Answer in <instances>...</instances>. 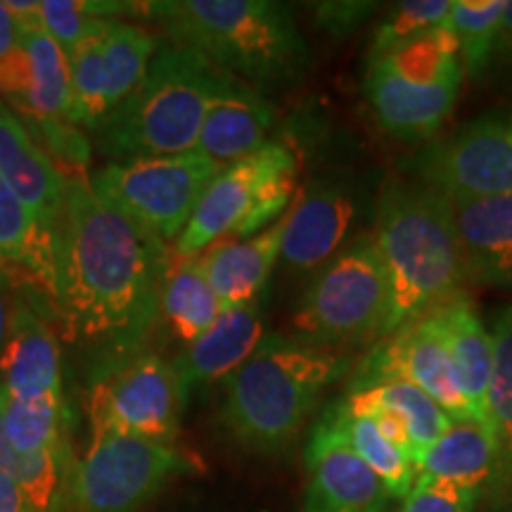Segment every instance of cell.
<instances>
[{
	"instance_id": "1",
	"label": "cell",
	"mask_w": 512,
	"mask_h": 512,
	"mask_svg": "<svg viewBox=\"0 0 512 512\" xmlns=\"http://www.w3.org/2000/svg\"><path fill=\"white\" fill-rule=\"evenodd\" d=\"M169 259V245L102 204L88 176L67 178L41 294L64 342L91 354L93 368L145 349Z\"/></svg>"
},
{
	"instance_id": "2",
	"label": "cell",
	"mask_w": 512,
	"mask_h": 512,
	"mask_svg": "<svg viewBox=\"0 0 512 512\" xmlns=\"http://www.w3.org/2000/svg\"><path fill=\"white\" fill-rule=\"evenodd\" d=\"M370 238L389 294L382 337L460 294L465 271L446 195L418 181H389L377 197Z\"/></svg>"
},
{
	"instance_id": "3",
	"label": "cell",
	"mask_w": 512,
	"mask_h": 512,
	"mask_svg": "<svg viewBox=\"0 0 512 512\" xmlns=\"http://www.w3.org/2000/svg\"><path fill=\"white\" fill-rule=\"evenodd\" d=\"M354 370V356L266 335L254 356L226 380L221 418L235 444L273 456L294 444L320 396Z\"/></svg>"
},
{
	"instance_id": "4",
	"label": "cell",
	"mask_w": 512,
	"mask_h": 512,
	"mask_svg": "<svg viewBox=\"0 0 512 512\" xmlns=\"http://www.w3.org/2000/svg\"><path fill=\"white\" fill-rule=\"evenodd\" d=\"M147 19L162 24L174 43L256 86H287L311 67L294 15L275 0H155L147 3Z\"/></svg>"
},
{
	"instance_id": "5",
	"label": "cell",
	"mask_w": 512,
	"mask_h": 512,
	"mask_svg": "<svg viewBox=\"0 0 512 512\" xmlns=\"http://www.w3.org/2000/svg\"><path fill=\"white\" fill-rule=\"evenodd\" d=\"M233 74L216 67L200 50L159 48L143 81L98 128L107 157H171L197 147L204 117Z\"/></svg>"
},
{
	"instance_id": "6",
	"label": "cell",
	"mask_w": 512,
	"mask_h": 512,
	"mask_svg": "<svg viewBox=\"0 0 512 512\" xmlns=\"http://www.w3.org/2000/svg\"><path fill=\"white\" fill-rule=\"evenodd\" d=\"M297 176V155L283 143H266L254 155L223 166L174 242V254L190 259L216 242L259 235L292 207Z\"/></svg>"
},
{
	"instance_id": "7",
	"label": "cell",
	"mask_w": 512,
	"mask_h": 512,
	"mask_svg": "<svg viewBox=\"0 0 512 512\" xmlns=\"http://www.w3.org/2000/svg\"><path fill=\"white\" fill-rule=\"evenodd\" d=\"M389 294L380 254L361 235L313 275L297 311L294 337L323 349L344 351L384 335Z\"/></svg>"
},
{
	"instance_id": "8",
	"label": "cell",
	"mask_w": 512,
	"mask_h": 512,
	"mask_svg": "<svg viewBox=\"0 0 512 512\" xmlns=\"http://www.w3.org/2000/svg\"><path fill=\"white\" fill-rule=\"evenodd\" d=\"M221 171L197 150L171 157H145L107 164L93 176V192L164 245L176 242Z\"/></svg>"
},
{
	"instance_id": "9",
	"label": "cell",
	"mask_w": 512,
	"mask_h": 512,
	"mask_svg": "<svg viewBox=\"0 0 512 512\" xmlns=\"http://www.w3.org/2000/svg\"><path fill=\"white\" fill-rule=\"evenodd\" d=\"M185 401L174 363L140 349L93 368L88 418L91 430H119L174 446Z\"/></svg>"
},
{
	"instance_id": "10",
	"label": "cell",
	"mask_w": 512,
	"mask_h": 512,
	"mask_svg": "<svg viewBox=\"0 0 512 512\" xmlns=\"http://www.w3.org/2000/svg\"><path fill=\"white\" fill-rule=\"evenodd\" d=\"M190 470L192 460L176 444L91 430V446L76 460L74 512H140L171 479Z\"/></svg>"
},
{
	"instance_id": "11",
	"label": "cell",
	"mask_w": 512,
	"mask_h": 512,
	"mask_svg": "<svg viewBox=\"0 0 512 512\" xmlns=\"http://www.w3.org/2000/svg\"><path fill=\"white\" fill-rule=\"evenodd\" d=\"M403 169L448 200L512 195V110L467 121L408 157Z\"/></svg>"
},
{
	"instance_id": "12",
	"label": "cell",
	"mask_w": 512,
	"mask_h": 512,
	"mask_svg": "<svg viewBox=\"0 0 512 512\" xmlns=\"http://www.w3.org/2000/svg\"><path fill=\"white\" fill-rule=\"evenodd\" d=\"M157 38L126 22L102 19L100 29L69 57V124L98 128L143 81Z\"/></svg>"
},
{
	"instance_id": "13",
	"label": "cell",
	"mask_w": 512,
	"mask_h": 512,
	"mask_svg": "<svg viewBox=\"0 0 512 512\" xmlns=\"http://www.w3.org/2000/svg\"><path fill=\"white\" fill-rule=\"evenodd\" d=\"M377 380L408 382L432 396L456 422L477 420L432 313L377 339L351 370L347 389Z\"/></svg>"
},
{
	"instance_id": "14",
	"label": "cell",
	"mask_w": 512,
	"mask_h": 512,
	"mask_svg": "<svg viewBox=\"0 0 512 512\" xmlns=\"http://www.w3.org/2000/svg\"><path fill=\"white\" fill-rule=\"evenodd\" d=\"M368 192L347 176L316 178L299 188L285 214L280 261L292 275H316L347 247Z\"/></svg>"
},
{
	"instance_id": "15",
	"label": "cell",
	"mask_w": 512,
	"mask_h": 512,
	"mask_svg": "<svg viewBox=\"0 0 512 512\" xmlns=\"http://www.w3.org/2000/svg\"><path fill=\"white\" fill-rule=\"evenodd\" d=\"M463 81H415L384 60L366 62L363 93L384 133L406 143H427L456 110Z\"/></svg>"
},
{
	"instance_id": "16",
	"label": "cell",
	"mask_w": 512,
	"mask_h": 512,
	"mask_svg": "<svg viewBox=\"0 0 512 512\" xmlns=\"http://www.w3.org/2000/svg\"><path fill=\"white\" fill-rule=\"evenodd\" d=\"M306 484L299 512H389L392 496L380 479L325 422H313L306 444Z\"/></svg>"
},
{
	"instance_id": "17",
	"label": "cell",
	"mask_w": 512,
	"mask_h": 512,
	"mask_svg": "<svg viewBox=\"0 0 512 512\" xmlns=\"http://www.w3.org/2000/svg\"><path fill=\"white\" fill-rule=\"evenodd\" d=\"M264 337L261 299L247 306L223 309L216 323L171 361L183 392L190 394L204 384L226 382L254 356Z\"/></svg>"
},
{
	"instance_id": "18",
	"label": "cell",
	"mask_w": 512,
	"mask_h": 512,
	"mask_svg": "<svg viewBox=\"0 0 512 512\" xmlns=\"http://www.w3.org/2000/svg\"><path fill=\"white\" fill-rule=\"evenodd\" d=\"M448 202L465 280L512 290V195Z\"/></svg>"
},
{
	"instance_id": "19",
	"label": "cell",
	"mask_w": 512,
	"mask_h": 512,
	"mask_svg": "<svg viewBox=\"0 0 512 512\" xmlns=\"http://www.w3.org/2000/svg\"><path fill=\"white\" fill-rule=\"evenodd\" d=\"M0 384L8 399H38L64 392L60 344L46 316L24 294L17 302L0 356Z\"/></svg>"
},
{
	"instance_id": "20",
	"label": "cell",
	"mask_w": 512,
	"mask_h": 512,
	"mask_svg": "<svg viewBox=\"0 0 512 512\" xmlns=\"http://www.w3.org/2000/svg\"><path fill=\"white\" fill-rule=\"evenodd\" d=\"M275 124V107L245 81L230 79L211 102L195 150L214 164L230 166L259 152Z\"/></svg>"
},
{
	"instance_id": "21",
	"label": "cell",
	"mask_w": 512,
	"mask_h": 512,
	"mask_svg": "<svg viewBox=\"0 0 512 512\" xmlns=\"http://www.w3.org/2000/svg\"><path fill=\"white\" fill-rule=\"evenodd\" d=\"M283 233L285 216L259 235L216 242L197 256L223 309L259 302L280 261Z\"/></svg>"
},
{
	"instance_id": "22",
	"label": "cell",
	"mask_w": 512,
	"mask_h": 512,
	"mask_svg": "<svg viewBox=\"0 0 512 512\" xmlns=\"http://www.w3.org/2000/svg\"><path fill=\"white\" fill-rule=\"evenodd\" d=\"M475 418L489 427V384L494 373V337L470 299L453 297L432 311Z\"/></svg>"
},
{
	"instance_id": "23",
	"label": "cell",
	"mask_w": 512,
	"mask_h": 512,
	"mask_svg": "<svg viewBox=\"0 0 512 512\" xmlns=\"http://www.w3.org/2000/svg\"><path fill=\"white\" fill-rule=\"evenodd\" d=\"M0 181L43 221H53L67 178L10 110H0Z\"/></svg>"
},
{
	"instance_id": "24",
	"label": "cell",
	"mask_w": 512,
	"mask_h": 512,
	"mask_svg": "<svg viewBox=\"0 0 512 512\" xmlns=\"http://www.w3.org/2000/svg\"><path fill=\"white\" fill-rule=\"evenodd\" d=\"M496 475L494 434L484 422H453L451 430L437 444L427 448L415 465V479L448 482L489 494Z\"/></svg>"
},
{
	"instance_id": "25",
	"label": "cell",
	"mask_w": 512,
	"mask_h": 512,
	"mask_svg": "<svg viewBox=\"0 0 512 512\" xmlns=\"http://www.w3.org/2000/svg\"><path fill=\"white\" fill-rule=\"evenodd\" d=\"M318 420L325 422L361 458V463L380 479L392 501H406L415 484V465L382 437L373 418L351 411L344 399H335L323 406Z\"/></svg>"
},
{
	"instance_id": "26",
	"label": "cell",
	"mask_w": 512,
	"mask_h": 512,
	"mask_svg": "<svg viewBox=\"0 0 512 512\" xmlns=\"http://www.w3.org/2000/svg\"><path fill=\"white\" fill-rule=\"evenodd\" d=\"M221 311L223 306L211 290L200 259L171 252L159 294V320H164L171 335L188 347L216 323Z\"/></svg>"
},
{
	"instance_id": "27",
	"label": "cell",
	"mask_w": 512,
	"mask_h": 512,
	"mask_svg": "<svg viewBox=\"0 0 512 512\" xmlns=\"http://www.w3.org/2000/svg\"><path fill=\"white\" fill-rule=\"evenodd\" d=\"M489 330L494 337V373L486 413L496 444V475L486 496L494 503L512 505V304L494 313Z\"/></svg>"
},
{
	"instance_id": "28",
	"label": "cell",
	"mask_w": 512,
	"mask_h": 512,
	"mask_svg": "<svg viewBox=\"0 0 512 512\" xmlns=\"http://www.w3.org/2000/svg\"><path fill=\"white\" fill-rule=\"evenodd\" d=\"M342 399L351 408H387V411L399 415L413 439L415 456H418L415 465L425 456L427 448L437 444L456 422L432 396L401 380H377L361 384V387H351Z\"/></svg>"
},
{
	"instance_id": "29",
	"label": "cell",
	"mask_w": 512,
	"mask_h": 512,
	"mask_svg": "<svg viewBox=\"0 0 512 512\" xmlns=\"http://www.w3.org/2000/svg\"><path fill=\"white\" fill-rule=\"evenodd\" d=\"M19 43L29 55L31 83L19 117L31 121H69L72 83H69V62L62 48L43 31L41 24L29 29H17Z\"/></svg>"
},
{
	"instance_id": "30",
	"label": "cell",
	"mask_w": 512,
	"mask_h": 512,
	"mask_svg": "<svg viewBox=\"0 0 512 512\" xmlns=\"http://www.w3.org/2000/svg\"><path fill=\"white\" fill-rule=\"evenodd\" d=\"M8 475L17 482L29 512H74L76 458L72 441L29 456L17 453Z\"/></svg>"
},
{
	"instance_id": "31",
	"label": "cell",
	"mask_w": 512,
	"mask_h": 512,
	"mask_svg": "<svg viewBox=\"0 0 512 512\" xmlns=\"http://www.w3.org/2000/svg\"><path fill=\"white\" fill-rule=\"evenodd\" d=\"M50 223L0 181V266H22L43 292L50 268Z\"/></svg>"
},
{
	"instance_id": "32",
	"label": "cell",
	"mask_w": 512,
	"mask_h": 512,
	"mask_svg": "<svg viewBox=\"0 0 512 512\" xmlns=\"http://www.w3.org/2000/svg\"><path fill=\"white\" fill-rule=\"evenodd\" d=\"M3 420L12 451L19 456L72 441V411H69L64 392L38 396V399L5 396Z\"/></svg>"
},
{
	"instance_id": "33",
	"label": "cell",
	"mask_w": 512,
	"mask_h": 512,
	"mask_svg": "<svg viewBox=\"0 0 512 512\" xmlns=\"http://www.w3.org/2000/svg\"><path fill=\"white\" fill-rule=\"evenodd\" d=\"M505 0H453L451 24L467 79L479 81L491 72Z\"/></svg>"
},
{
	"instance_id": "34",
	"label": "cell",
	"mask_w": 512,
	"mask_h": 512,
	"mask_svg": "<svg viewBox=\"0 0 512 512\" xmlns=\"http://www.w3.org/2000/svg\"><path fill=\"white\" fill-rule=\"evenodd\" d=\"M453 0H403L396 3L370 36L368 60H377L399 50L415 38L444 27L451 19Z\"/></svg>"
},
{
	"instance_id": "35",
	"label": "cell",
	"mask_w": 512,
	"mask_h": 512,
	"mask_svg": "<svg viewBox=\"0 0 512 512\" xmlns=\"http://www.w3.org/2000/svg\"><path fill=\"white\" fill-rule=\"evenodd\" d=\"M100 24L102 19H95L81 10L79 0H43L41 3V27L62 48L67 60L86 38L100 29Z\"/></svg>"
},
{
	"instance_id": "36",
	"label": "cell",
	"mask_w": 512,
	"mask_h": 512,
	"mask_svg": "<svg viewBox=\"0 0 512 512\" xmlns=\"http://www.w3.org/2000/svg\"><path fill=\"white\" fill-rule=\"evenodd\" d=\"M482 498V491L470 486L415 479L401 512H475Z\"/></svg>"
},
{
	"instance_id": "37",
	"label": "cell",
	"mask_w": 512,
	"mask_h": 512,
	"mask_svg": "<svg viewBox=\"0 0 512 512\" xmlns=\"http://www.w3.org/2000/svg\"><path fill=\"white\" fill-rule=\"evenodd\" d=\"M377 10V3L370 0H335V3H316L313 17L323 31L335 38H347L368 22Z\"/></svg>"
},
{
	"instance_id": "38",
	"label": "cell",
	"mask_w": 512,
	"mask_h": 512,
	"mask_svg": "<svg viewBox=\"0 0 512 512\" xmlns=\"http://www.w3.org/2000/svg\"><path fill=\"white\" fill-rule=\"evenodd\" d=\"M19 297L22 294H17L15 280L10 278V268L0 266V356H3L5 342H8L12 316H15Z\"/></svg>"
},
{
	"instance_id": "39",
	"label": "cell",
	"mask_w": 512,
	"mask_h": 512,
	"mask_svg": "<svg viewBox=\"0 0 512 512\" xmlns=\"http://www.w3.org/2000/svg\"><path fill=\"white\" fill-rule=\"evenodd\" d=\"M496 67L512 72V0H505L501 22H498V36H496L491 72H494Z\"/></svg>"
},
{
	"instance_id": "40",
	"label": "cell",
	"mask_w": 512,
	"mask_h": 512,
	"mask_svg": "<svg viewBox=\"0 0 512 512\" xmlns=\"http://www.w3.org/2000/svg\"><path fill=\"white\" fill-rule=\"evenodd\" d=\"M0 512H29L22 491L8 472H0Z\"/></svg>"
},
{
	"instance_id": "41",
	"label": "cell",
	"mask_w": 512,
	"mask_h": 512,
	"mask_svg": "<svg viewBox=\"0 0 512 512\" xmlns=\"http://www.w3.org/2000/svg\"><path fill=\"white\" fill-rule=\"evenodd\" d=\"M19 31L15 19H12L10 10L5 8V3H0V60L17 46Z\"/></svg>"
},
{
	"instance_id": "42",
	"label": "cell",
	"mask_w": 512,
	"mask_h": 512,
	"mask_svg": "<svg viewBox=\"0 0 512 512\" xmlns=\"http://www.w3.org/2000/svg\"><path fill=\"white\" fill-rule=\"evenodd\" d=\"M0 110H3V105H0Z\"/></svg>"
}]
</instances>
